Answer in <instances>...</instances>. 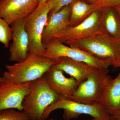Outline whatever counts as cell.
Here are the masks:
<instances>
[{
	"label": "cell",
	"instance_id": "12",
	"mask_svg": "<svg viewBox=\"0 0 120 120\" xmlns=\"http://www.w3.org/2000/svg\"><path fill=\"white\" fill-rule=\"evenodd\" d=\"M45 75L46 82L50 88L65 98H68L72 96L79 86L74 78L65 77L64 72L57 68L54 64Z\"/></svg>",
	"mask_w": 120,
	"mask_h": 120
},
{
	"label": "cell",
	"instance_id": "13",
	"mask_svg": "<svg viewBox=\"0 0 120 120\" xmlns=\"http://www.w3.org/2000/svg\"><path fill=\"white\" fill-rule=\"evenodd\" d=\"M71 14V6L68 5L64 7L56 13L48 15L42 36V42L43 46L49 41L53 35L69 26Z\"/></svg>",
	"mask_w": 120,
	"mask_h": 120
},
{
	"label": "cell",
	"instance_id": "20",
	"mask_svg": "<svg viewBox=\"0 0 120 120\" xmlns=\"http://www.w3.org/2000/svg\"><path fill=\"white\" fill-rule=\"evenodd\" d=\"M76 0H48L52 5L49 15L56 13L64 7L70 5Z\"/></svg>",
	"mask_w": 120,
	"mask_h": 120
},
{
	"label": "cell",
	"instance_id": "21",
	"mask_svg": "<svg viewBox=\"0 0 120 120\" xmlns=\"http://www.w3.org/2000/svg\"><path fill=\"white\" fill-rule=\"evenodd\" d=\"M94 4L99 8L107 7L120 8V0H96Z\"/></svg>",
	"mask_w": 120,
	"mask_h": 120
},
{
	"label": "cell",
	"instance_id": "10",
	"mask_svg": "<svg viewBox=\"0 0 120 120\" xmlns=\"http://www.w3.org/2000/svg\"><path fill=\"white\" fill-rule=\"evenodd\" d=\"M39 0H0V17L11 26L26 18L38 6Z\"/></svg>",
	"mask_w": 120,
	"mask_h": 120
},
{
	"label": "cell",
	"instance_id": "14",
	"mask_svg": "<svg viewBox=\"0 0 120 120\" xmlns=\"http://www.w3.org/2000/svg\"><path fill=\"white\" fill-rule=\"evenodd\" d=\"M54 61L56 68L74 78L78 86L87 79L95 68L86 63L66 57H60Z\"/></svg>",
	"mask_w": 120,
	"mask_h": 120
},
{
	"label": "cell",
	"instance_id": "17",
	"mask_svg": "<svg viewBox=\"0 0 120 120\" xmlns=\"http://www.w3.org/2000/svg\"><path fill=\"white\" fill-rule=\"evenodd\" d=\"M71 14L69 26H74L81 23L94 11L99 9L95 4H90L84 0H76L70 5Z\"/></svg>",
	"mask_w": 120,
	"mask_h": 120
},
{
	"label": "cell",
	"instance_id": "9",
	"mask_svg": "<svg viewBox=\"0 0 120 120\" xmlns=\"http://www.w3.org/2000/svg\"><path fill=\"white\" fill-rule=\"evenodd\" d=\"M31 82L17 84L0 76V111L13 109L23 111V101L30 91Z\"/></svg>",
	"mask_w": 120,
	"mask_h": 120
},
{
	"label": "cell",
	"instance_id": "23",
	"mask_svg": "<svg viewBox=\"0 0 120 120\" xmlns=\"http://www.w3.org/2000/svg\"><path fill=\"white\" fill-rule=\"evenodd\" d=\"M48 0H39V4L38 6H41V5H42L44 4H45Z\"/></svg>",
	"mask_w": 120,
	"mask_h": 120
},
{
	"label": "cell",
	"instance_id": "24",
	"mask_svg": "<svg viewBox=\"0 0 120 120\" xmlns=\"http://www.w3.org/2000/svg\"><path fill=\"white\" fill-rule=\"evenodd\" d=\"M86 2L90 4H94L96 0H84Z\"/></svg>",
	"mask_w": 120,
	"mask_h": 120
},
{
	"label": "cell",
	"instance_id": "27",
	"mask_svg": "<svg viewBox=\"0 0 120 120\" xmlns=\"http://www.w3.org/2000/svg\"><path fill=\"white\" fill-rule=\"evenodd\" d=\"M116 8L117 9V11H118V12H119L120 15V8Z\"/></svg>",
	"mask_w": 120,
	"mask_h": 120
},
{
	"label": "cell",
	"instance_id": "4",
	"mask_svg": "<svg viewBox=\"0 0 120 120\" xmlns=\"http://www.w3.org/2000/svg\"><path fill=\"white\" fill-rule=\"evenodd\" d=\"M58 109L64 110L62 116L65 120L77 118L82 114L89 115L99 120H108L112 117L99 103L95 102L92 104H85L60 96L58 101L45 109L42 118L47 119L52 112Z\"/></svg>",
	"mask_w": 120,
	"mask_h": 120
},
{
	"label": "cell",
	"instance_id": "5",
	"mask_svg": "<svg viewBox=\"0 0 120 120\" xmlns=\"http://www.w3.org/2000/svg\"><path fill=\"white\" fill-rule=\"evenodd\" d=\"M109 68H94L88 78L78 86L68 99L85 104L99 103L107 83L112 77Z\"/></svg>",
	"mask_w": 120,
	"mask_h": 120
},
{
	"label": "cell",
	"instance_id": "15",
	"mask_svg": "<svg viewBox=\"0 0 120 120\" xmlns=\"http://www.w3.org/2000/svg\"><path fill=\"white\" fill-rule=\"evenodd\" d=\"M99 103L111 116L120 110V71L115 79L109 81Z\"/></svg>",
	"mask_w": 120,
	"mask_h": 120
},
{
	"label": "cell",
	"instance_id": "28",
	"mask_svg": "<svg viewBox=\"0 0 120 120\" xmlns=\"http://www.w3.org/2000/svg\"><path fill=\"white\" fill-rule=\"evenodd\" d=\"M98 120V119H95V118H93V119H92V120Z\"/></svg>",
	"mask_w": 120,
	"mask_h": 120
},
{
	"label": "cell",
	"instance_id": "7",
	"mask_svg": "<svg viewBox=\"0 0 120 120\" xmlns=\"http://www.w3.org/2000/svg\"><path fill=\"white\" fill-rule=\"evenodd\" d=\"M43 56L55 61L61 57H66L75 60L86 63L95 68H109L110 65L95 57L88 52L76 47H71L55 39L49 41L44 45Z\"/></svg>",
	"mask_w": 120,
	"mask_h": 120
},
{
	"label": "cell",
	"instance_id": "11",
	"mask_svg": "<svg viewBox=\"0 0 120 120\" xmlns=\"http://www.w3.org/2000/svg\"><path fill=\"white\" fill-rule=\"evenodd\" d=\"M26 18L11 25L12 29L11 43L9 46V60L19 62L26 59L28 53L29 40L25 29Z\"/></svg>",
	"mask_w": 120,
	"mask_h": 120
},
{
	"label": "cell",
	"instance_id": "3",
	"mask_svg": "<svg viewBox=\"0 0 120 120\" xmlns=\"http://www.w3.org/2000/svg\"><path fill=\"white\" fill-rule=\"evenodd\" d=\"M55 64L50 58L28 53L22 61L6 65L3 76L16 83L30 82L42 76Z\"/></svg>",
	"mask_w": 120,
	"mask_h": 120
},
{
	"label": "cell",
	"instance_id": "25",
	"mask_svg": "<svg viewBox=\"0 0 120 120\" xmlns=\"http://www.w3.org/2000/svg\"><path fill=\"white\" fill-rule=\"evenodd\" d=\"M46 120V119H44V118H39V119H36V120ZM50 120H54V119H50Z\"/></svg>",
	"mask_w": 120,
	"mask_h": 120
},
{
	"label": "cell",
	"instance_id": "18",
	"mask_svg": "<svg viewBox=\"0 0 120 120\" xmlns=\"http://www.w3.org/2000/svg\"><path fill=\"white\" fill-rule=\"evenodd\" d=\"M12 29L4 19L0 17V43L8 48L11 41Z\"/></svg>",
	"mask_w": 120,
	"mask_h": 120
},
{
	"label": "cell",
	"instance_id": "2",
	"mask_svg": "<svg viewBox=\"0 0 120 120\" xmlns=\"http://www.w3.org/2000/svg\"><path fill=\"white\" fill-rule=\"evenodd\" d=\"M60 96L50 88L45 74L31 82L30 91L23 101V111L31 120L42 118L45 109L58 101Z\"/></svg>",
	"mask_w": 120,
	"mask_h": 120
},
{
	"label": "cell",
	"instance_id": "1",
	"mask_svg": "<svg viewBox=\"0 0 120 120\" xmlns=\"http://www.w3.org/2000/svg\"><path fill=\"white\" fill-rule=\"evenodd\" d=\"M64 44L86 51L110 66L120 68V39L102 30L86 38Z\"/></svg>",
	"mask_w": 120,
	"mask_h": 120
},
{
	"label": "cell",
	"instance_id": "16",
	"mask_svg": "<svg viewBox=\"0 0 120 120\" xmlns=\"http://www.w3.org/2000/svg\"><path fill=\"white\" fill-rule=\"evenodd\" d=\"M101 24L103 31L113 38L120 39V15L116 8H102Z\"/></svg>",
	"mask_w": 120,
	"mask_h": 120
},
{
	"label": "cell",
	"instance_id": "19",
	"mask_svg": "<svg viewBox=\"0 0 120 120\" xmlns=\"http://www.w3.org/2000/svg\"><path fill=\"white\" fill-rule=\"evenodd\" d=\"M0 120H31L23 111L15 109H8L0 111Z\"/></svg>",
	"mask_w": 120,
	"mask_h": 120
},
{
	"label": "cell",
	"instance_id": "22",
	"mask_svg": "<svg viewBox=\"0 0 120 120\" xmlns=\"http://www.w3.org/2000/svg\"><path fill=\"white\" fill-rule=\"evenodd\" d=\"M111 116L117 120H120V110L114 113Z\"/></svg>",
	"mask_w": 120,
	"mask_h": 120
},
{
	"label": "cell",
	"instance_id": "6",
	"mask_svg": "<svg viewBox=\"0 0 120 120\" xmlns=\"http://www.w3.org/2000/svg\"><path fill=\"white\" fill-rule=\"evenodd\" d=\"M52 8V4L47 1L44 4L38 6L26 17L24 27L29 40V53L42 56L45 53L42 36Z\"/></svg>",
	"mask_w": 120,
	"mask_h": 120
},
{
	"label": "cell",
	"instance_id": "26",
	"mask_svg": "<svg viewBox=\"0 0 120 120\" xmlns=\"http://www.w3.org/2000/svg\"><path fill=\"white\" fill-rule=\"evenodd\" d=\"M117 120L116 119V118H113V117H111V118H110V119H109V120Z\"/></svg>",
	"mask_w": 120,
	"mask_h": 120
},
{
	"label": "cell",
	"instance_id": "8",
	"mask_svg": "<svg viewBox=\"0 0 120 120\" xmlns=\"http://www.w3.org/2000/svg\"><path fill=\"white\" fill-rule=\"evenodd\" d=\"M102 8L94 11L79 24L72 26H69L64 30L53 35L49 41L55 39L65 44L68 42L86 38L102 30Z\"/></svg>",
	"mask_w": 120,
	"mask_h": 120
}]
</instances>
